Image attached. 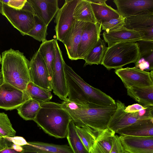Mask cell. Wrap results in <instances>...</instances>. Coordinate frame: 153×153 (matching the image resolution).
Listing matches in <instances>:
<instances>
[{"label": "cell", "instance_id": "obj_1", "mask_svg": "<svg viewBox=\"0 0 153 153\" xmlns=\"http://www.w3.org/2000/svg\"><path fill=\"white\" fill-rule=\"evenodd\" d=\"M30 61L24 53L11 48L2 53L1 72L3 82L25 91L30 81Z\"/></svg>", "mask_w": 153, "mask_h": 153}, {"label": "cell", "instance_id": "obj_2", "mask_svg": "<svg viewBox=\"0 0 153 153\" xmlns=\"http://www.w3.org/2000/svg\"><path fill=\"white\" fill-rule=\"evenodd\" d=\"M40 105V109L33 121L51 136L57 138L66 137L72 120L69 113L60 103L50 101Z\"/></svg>", "mask_w": 153, "mask_h": 153}, {"label": "cell", "instance_id": "obj_3", "mask_svg": "<svg viewBox=\"0 0 153 153\" xmlns=\"http://www.w3.org/2000/svg\"><path fill=\"white\" fill-rule=\"evenodd\" d=\"M117 109V105L103 106L82 105L73 110H66L76 126L91 131L101 132L108 123Z\"/></svg>", "mask_w": 153, "mask_h": 153}, {"label": "cell", "instance_id": "obj_4", "mask_svg": "<svg viewBox=\"0 0 153 153\" xmlns=\"http://www.w3.org/2000/svg\"><path fill=\"white\" fill-rule=\"evenodd\" d=\"M139 55L137 42H116L107 47L101 64L108 70H116L135 63Z\"/></svg>", "mask_w": 153, "mask_h": 153}, {"label": "cell", "instance_id": "obj_5", "mask_svg": "<svg viewBox=\"0 0 153 153\" xmlns=\"http://www.w3.org/2000/svg\"><path fill=\"white\" fill-rule=\"evenodd\" d=\"M116 102L117 109L107 125V128L115 132L139 120L153 118V106L138 112L129 113L125 111L126 106L124 103L118 100Z\"/></svg>", "mask_w": 153, "mask_h": 153}, {"label": "cell", "instance_id": "obj_6", "mask_svg": "<svg viewBox=\"0 0 153 153\" xmlns=\"http://www.w3.org/2000/svg\"><path fill=\"white\" fill-rule=\"evenodd\" d=\"M0 13L23 36L28 34L33 27L35 15L24 7L16 9L1 3Z\"/></svg>", "mask_w": 153, "mask_h": 153}, {"label": "cell", "instance_id": "obj_7", "mask_svg": "<svg viewBox=\"0 0 153 153\" xmlns=\"http://www.w3.org/2000/svg\"><path fill=\"white\" fill-rule=\"evenodd\" d=\"M55 58L52 79L53 92L63 101L68 100V90L64 64L65 62L57 40L54 39Z\"/></svg>", "mask_w": 153, "mask_h": 153}, {"label": "cell", "instance_id": "obj_8", "mask_svg": "<svg viewBox=\"0 0 153 153\" xmlns=\"http://www.w3.org/2000/svg\"><path fill=\"white\" fill-rule=\"evenodd\" d=\"M115 73L120 79L125 87L153 86V71L149 72L134 67L115 70Z\"/></svg>", "mask_w": 153, "mask_h": 153}, {"label": "cell", "instance_id": "obj_9", "mask_svg": "<svg viewBox=\"0 0 153 153\" xmlns=\"http://www.w3.org/2000/svg\"><path fill=\"white\" fill-rule=\"evenodd\" d=\"M78 1L66 0L62 7L59 8L54 20L57 40L62 42L68 32L74 20L73 14Z\"/></svg>", "mask_w": 153, "mask_h": 153}, {"label": "cell", "instance_id": "obj_10", "mask_svg": "<svg viewBox=\"0 0 153 153\" xmlns=\"http://www.w3.org/2000/svg\"><path fill=\"white\" fill-rule=\"evenodd\" d=\"M30 99L25 91L3 82L0 84V108L6 110L16 109Z\"/></svg>", "mask_w": 153, "mask_h": 153}, {"label": "cell", "instance_id": "obj_11", "mask_svg": "<svg viewBox=\"0 0 153 153\" xmlns=\"http://www.w3.org/2000/svg\"><path fill=\"white\" fill-rule=\"evenodd\" d=\"M29 71L31 82L47 90H52L51 81L47 68L38 51L30 61Z\"/></svg>", "mask_w": 153, "mask_h": 153}, {"label": "cell", "instance_id": "obj_12", "mask_svg": "<svg viewBox=\"0 0 153 153\" xmlns=\"http://www.w3.org/2000/svg\"><path fill=\"white\" fill-rule=\"evenodd\" d=\"M101 24L86 22L78 50V59H84L100 38Z\"/></svg>", "mask_w": 153, "mask_h": 153}, {"label": "cell", "instance_id": "obj_13", "mask_svg": "<svg viewBox=\"0 0 153 153\" xmlns=\"http://www.w3.org/2000/svg\"><path fill=\"white\" fill-rule=\"evenodd\" d=\"M117 10L126 18L153 13V0H114Z\"/></svg>", "mask_w": 153, "mask_h": 153}, {"label": "cell", "instance_id": "obj_14", "mask_svg": "<svg viewBox=\"0 0 153 153\" xmlns=\"http://www.w3.org/2000/svg\"><path fill=\"white\" fill-rule=\"evenodd\" d=\"M124 27L143 33V40L153 41V13L126 17Z\"/></svg>", "mask_w": 153, "mask_h": 153}, {"label": "cell", "instance_id": "obj_15", "mask_svg": "<svg viewBox=\"0 0 153 153\" xmlns=\"http://www.w3.org/2000/svg\"><path fill=\"white\" fill-rule=\"evenodd\" d=\"M32 12L48 26L59 9L57 0H27Z\"/></svg>", "mask_w": 153, "mask_h": 153}, {"label": "cell", "instance_id": "obj_16", "mask_svg": "<svg viewBox=\"0 0 153 153\" xmlns=\"http://www.w3.org/2000/svg\"><path fill=\"white\" fill-rule=\"evenodd\" d=\"M123 149L129 153H153V136H119Z\"/></svg>", "mask_w": 153, "mask_h": 153}, {"label": "cell", "instance_id": "obj_17", "mask_svg": "<svg viewBox=\"0 0 153 153\" xmlns=\"http://www.w3.org/2000/svg\"><path fill=\"white\" fill-rule=\"evenodd\" d=\"M86 22L74 20L68 32L62 42L68 57L72 60L78 59V50L82 33Z\"/></svg>", "mask_w": 153, "mask_h": 153}, {"label": "cell", "instance_id": "obj_18", "mask_svg": "<svg viewBox=\"0 0 153 153\" xmlns=\"http://www.w3.org/2000/svg\"><path fill=\"white\" fill-rule=\"evenodd\" d=\"M102 37L108 46L113 44L120 42H136L142 40L145 36L144 33L127 29L124 26L114 31L102 33Z\"/></svg>", "mask_w": 153, "mask_h": 153}, {"label": "cell", "instance_id": "obj_19", "mask_svg": "<svg viewBox=\"0 0 153 153\" xmlns=\"http://www.w3.org/2000/svg\"><path fill=\"white\" fill-rule=\"evenodd\" d=\"M115 133L122 136H153V118L139 120L117 130Z\"/></svg>", "mask_w": 153, "mask_h": 153}, {"label": "cell", "instance_id": "obj_20", "mask_svg": "<svg viewBox=\"0 0 153 153\" xmlns=\"http://www.w3.org/2000/svg\"><path fill=\"white\" fill-rule=\"evenodd\" d=\"M23 152H41L48 153H74L69 145H60L38 141L27 142L22 146Z\"/></svg>", "mask_w": 153, "mask_h": 153}, {"label": "cell", "instance_id": "obj_21", "mask_svg": "<svg viewBox=\"0 0 153 153\" xmlns=\"http://www.w3.org/2000/svg\"><path fill=\"white\" fill-rule=\"evenodd\" d=\"M115 132L108 128L97 137L90 153H110Z\"/></svg>", "mask_w": 153, "mask_h": 153}, {"label": "cell", "instance_id": "obj_22", "mask_svg": "<svg viewBox=\"0 0 153 153\" xmlns=\"http://www.w3.org/2000/svg\"><path fill=\"white\" fill-rule=\"evenodd\" d=\"M127 95L143 106H153V86L127 88Z\"/></svg>", "mask_w": 153, "mask_h": 153}, {"label": "cell", "instance_id": "obj_23", "mask_svg": "<svg viewBox=\"0 0 153 153\" xmlns=\"http://www.w3.org/2000/svg\"><path fill=\"white\" fill-rule=\"evenodd\" d=\"M91 4L97 23L99 24L102 25L111 19H117L120 16L117 10L106 3L97 4L91 2Z\"/></svg>", "mask_w": 153, "mask_h": 153}, {"label": "cell", "instance_id": "obj_24", "mask_svg": "<svg viewBox=\"0 0 153 153\" xmlns=\"http://www.w3.org/2000/svg\"><path fill=\"white\" fill-rule=\"evenodd\" d=\"M73 16L75 20L78 21L97 23L88 0H79L74 10Z\"/></svg>", "mask_w": 153, "mask_h": 153}, {"label": "cell", "instance_id": "obj_25", "mask_svg": "<svg viewBox=\"0 0 153 153\" xmlns=\"http://www.w3.org/2000/svg\"><path fill=\"white\" fill-rule=\"evenodd\" d=\"M38 51L46 64L52 82L55 58L54 39L42 42Z\"/></svg>", "mask_w": 153, "mask_h": 153}, {"label": "cell", "instance_id": "obj_26", "mask_svg": "<svg viewBox=\"0 0 153 153\" xmlns=\"http://www.w3.org/2000/svg\"><path fill=\"white\" fill-rule=\"evenodd\" d=\"M25 91L31 99L37 101L40 104L50 102L52 98L51 91L31 81L27 84Z\"/></svg>", "mask_w": 153, "mask_h": 153}, {"label": "cell", "instance_id": "obj_27", "mask_svg": "<svg viewBox=\"0 0 153 153\" xmlns=\"http://www.w3.org/2000/svg\"><path fill=\"white\" fill-rule=\"evenodd\" d=\"M41 108V105L37 101L30 99L16 109L19 115L26 120L35 119Z\"/></svg>", "mask_w": 153, "mask_h": 153}, {"label": "cell", "instance_id": "obj_28", "mask_svg": "<svg viewBox=\"0 0 153 153\" xmlns=\"http://www.w3.org/2000/svg\"><path fill=\"white\" fill-rule=\"evenodd\" d=\"M107 47L104 40L100 38L84 59V66L93 64H101Z\"/></svg>", "mask_w": 153, "mask_h": 153}, {"label": "cell", "instance_id": "obj_29", "mask_svg": "<svg viewBox=\"0 0 153 153\" xmlns=\"http://www.w3.org/2000/svg\"><path fill=\"white\" fill-rule=\"evenodd\" d=\"M66 137L74 153H89L77 135L72 120L69 124Z\"/></svg>", "mask_w": 153, "mask_h": 153}, {"label": "cell", "instance_id": "obj_30", "mask_svg": "<svg viewBox=\"0 0 153 153\" xmlns=\"http://www.w3.org/2000/svg\"><path fill=\"white\" fill-rule=\"evenodd\" d=\"M75 126L77 135L88 152L90 153L97 137L101 132H94L83 128L75 125Z\"/></svg>", "mask_w": 153, "mask_h": 153}, {"label": "cell", "instance_id": "obj_31", "mask_svg": "<svg viewBox=\"0 0 153 153\" xmlns=\"http://www.w3.org/2000/svg\"><path fill=\"white\" fill-rule=\"evenodd\" d=\"M136 42L139 50V55L137 60H145L153 66V41L142 39Z\"/></svg>", "mask_w": 153, "mask_h": 153}, {"label": "cell", "instance_id": "obj_32", "mask_svg": "<svg viewBox=\"0 0 153 153\" xmlns=\"http://www.w3.org/2000/svg\"><path fill=\"white\" fill-rule=\"evenodd\" d=\"M48 26L43 22L35 16L33 27L28 35L39 42H45L47 40Z\"/></svg>", "mask_w": 153, "mask_h": 153}, {"label": "cell", "instance_id": "obj_33", "mask_svg": "<svg viewBox=\"0 0 153 153\" xmlns=\"http://www.w3.org/2000/svg\"><path fill=\"white\" fill-rule=\"evenodd\" d=\"M16 133L7 115L0 113V135L2 137H14Z\"/></svg>", "mask_w": 153, "mask_h": 153}, {"label": "cell", "instance_id": "obj_34", "mask_svg": "<svg viewBox=\"0 0 153 153\" xmlns=\"http://www.w3.org/2000/svg\"><path fill=\"white\" fill-rule=\"evenodd\" d=\"M125 17L120 15L117 19H113L102 24V28L106 32L118 30L124 26Z\"/></svg>", "mask_w": 153, "mask_h": 153}, {"label": "cell", "instance_id": "obj_35", "mask_svg": "<svg viewBox=\"0 0 153 153\" xmlns=\"http://www.w3.org/2000/svg\"><path fill=\"white\" fill-rule=\"evenodd\" d=\"M0 2L12 8L16 9H21L26 2L27 0H0Z\"/></svg>", "mask_w": 153, "mask_h": 153}, {"label": "cell", "instance_id": "obj_36", "mask_svg": "<svg viewBox=\"0 0 153 153\" xmlns=\"http://www.w3.org/2000/svg\"><path fill=\"white\" fill-rule=\"evenodd\" d=\"M123 151L119 136L115 135L114 138L112 147L110 153H123Z\"/></svg>", "mask_w": 153, "mask_h": 153}, {"label": "cell", "instance_id": "obj_37", "mask_svg": "<svg viewBox=\"0 0 153 153\" xmlns=\"http://www.w3.org/2000/svg\"><path fill=\"white\" fill-rule=\"evenodd\" d=\"M3 138L7 141L19 146H22L27 144V142L25 139L22 137L15 136L13 137H4Z\"/></svg>", "mask_w": 153, "mask_h": 153}, {"label": "cell", "instance_id": "obj_38", "mask_svg": "<svg viewBox=\"0 0 153 153\" xmlns=\"http://www.w3.org/2000/svg\"><path fill=\"white\" fill-rule=\"evenodd\" d=\"M148 106H143L139 104L135 103L126 107L125 111L129 113L135 112L145 109Z\"/></svg>", "mask_w": 153, "mask_h": 153}, {"label": "cell", "instance_id": "obj_39", "mask_svg": "<svg viewBox=\"0 0 153 153\" xmlns=\"http://www.w3.org/2000/svg\"><path fill=\"white\" fill-rule=\"evenodd\" d=\"M16 151L10 146H8L3 149L0 151V153H22Z\"/></svg>", "mask_w": 153, "mask_h": 153}, {"label": "cell", "instance_id": "obj_40", "mask_svg": "<svg viewBox=\"0 0 153 153\" xmlns=\"http://www.w3.org/2000/svg\"><path fill=\"white\" fill-rule=\"evenodd\" d=\"M10 147L17 151L22 152H23V148L22 146H18L14 144L11 145Z\"/></svg>", "mask_w": 153, "mask_h": 153}, {"label": "cell", "instance_id": "obj_41", "mask_svg": "<svg viewBox=\"0 0 153 153\" xmlns=\"http://www.w3.org/2000/svg\"><path fill=\"white\" fill-rule=\"evenodd\" d=\"M89 1L92 3L97 4H101L106 3L107 0H88Z\"/></svg>", "mask_w": 153, "mask_h": 153}, {"label": "cell", "instance_id": "obj_42", "mask_svg": "<svg viewBox=\"0 0 153 153\" xmlns=\"http://www.w3.org/2000/svg\"><path fill=\"white\" fill-rule=\"evenodd\" d=\"M22 153H48L44 152H24Z\"/></svg>", "mask_w": 153, "mask_h": 153}, {"label": "cell", "instance_id": "obj_43", "mask_svg": "<svg viewBox=\"0 0 153 153\" xmlns=\"http://www.w3.org/2000/svg\"><path fill=\"white\" fill-rule=\"evenodd\" d=\"M3 82V79H2V78L1 77L0 79V84H1Z\"/></svg>", "mask_w": 153, "mask_h": 153}, {"label": "cell", "instance_id": "obj_44", "mask_svg": "<svg viewBox=\"0 0 153 153\" xmlns=\"http://www.w3.org/2000/svg\"><path fill=\"white\" fill-rule=\"evenodd\" d=\"M123 153H129V152L126 151H123Z\"/></svg>", "mask_w": 153, "mask_h": 153}, {"label": "cell", "instance_id": "obj_45", "mask_svg": "<svg viewBox=\"0 0 153 153\" xmlns=\"http://www.w3.org/2000/svg\"><path fill=\"white\" fill-rule=\"evenodd\" d=\"M2 74L1 71H0V79L2 77Z\"/></svg>", "mask_w": 153, "mask_h": 153}, {"label": "cell", "instance_id": "obj_46", "mask_svg": "<svg viewBox=\"0 0 153 153\" xmlns=\"http://www.w3.org/2000/svg\"><path fill=\"white\" fill-rule=\"evenodd\" d=\"M1 55L0 54V65L1 63Z\"/></svg>", "mask_w": 153, "mask_h": 153}, {"label": "cell", "instance_id": "obj_47", "mask_svg": "<svg viewBox=\"0 0 153 153\" xmlns=\"http://www.w3.org/2000/svg\"><path fill=\"white\" fill-rule=\"evenodd\" d=\"M1 4H2L0 2V9H1Z\"/></svg>", "mask_w": 153, "mask_h": 153}, {"label": "cell", "instance_id": "obj_48", "mask_svg": "<svg viewBox=\"0 0 153 153\" xmlns=\"http://www.w3.org/2000/svg\"><path fill=\"white\" fill-rule=\"evenodd\" d=\"M2 138V137L0 135V139H1V138Z\"/></svg>", "mask_w": 153, "mask_h": 153}]
</instances>
